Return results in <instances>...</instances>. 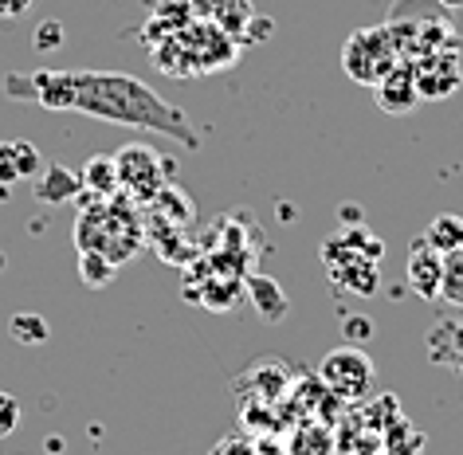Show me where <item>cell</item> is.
<instances>
[{
  "mask_svg": "<svg viewBox=\"0 0 463 455\" xmlns=\"http://www.w3.org/2000/svg\"><path fill=\"white\" fill-rule=\"evenodd\" d=\"M5 95L36 102L43 110L87 114L99 122L130 126V130H149L173 137L184 149H201V134L184 118L181 107L161 99L154 87L126 71H28L5 75Z\"/></svg>",
  "mask_w": 463,
  "mask_h": 455,
  "instance_id": "6da1fadb",
  "label": "cell"
},
{
  "mask_svg": "<svg viewBox=\"0 0 463 455\" xmlns=\"http://www.w3.org/2000/svg\"><path fill=\"white\" fill-rule=\"evenodd\" d=\"M79 220H75V243L79 251H102L114 263H126L142 248V216H137V201L126 193L114 196H79Z\"/></svg>",
  "mask_w": 463,
  "mask_h": 455,
  "instance_id": "7a4b0ae2",
  "label": "cell"
},
{
  "mask_svg": "<svg viewBox=\"0 0 463 455\" xmlns=\"http://www.w3.org/2000/svg\"><path fill=\"white\" fill-rule=\"evenodd\" d=\"M381 255H385V243L369 236V228H345L322 243L330 283L345 290V295H362V299H369L381 287V267H377Z\"/></svg>",
  "mask_w": 463,
  "mask_h": 455,
  "instance_id": "3957f363",
  "label": "cell"
},
{
  "mask_svg": "<svg viewBox=\"0 0 463 455\" xmlns=\"http://www.w3.org/2000/svg\"><path fill=\"white\" fill-rule=\"evenodd\" d=\"M114 169H118V189L126 196H134L137 204H149L165 185H173V173H177L173 157H161L146 142H126L114 154Z\"/></svg>",
  "mask_w": 463,
  "mask_h": 455,
  "instance_id": "277c9868",
  "label": "cell"
},
{
  "mask_svg": "<svg viewBox=\"0 0 463 455\" xmlns=\"http://www.w3.org/2000/svg\"><path fill=\"white\" fill-rule=\"evenodd\" d=\"M392 63H401V48L392 40V28L381 24V28H362L345 40L342 48V67L354 83L362 87H377V79L389 71Z\"/></svg>",
  "mask_w": 463,
  "mask_h": 455,
  "instance_id": "5b68a950",
  "label": "cell"
},
{
  "mask_svg": "<svg viewBox=\"0 0 463 455\" xmlns=\"http://www.w3.org/2000/svg\"><path fill=\"white\" fill-rule=\"evenodd\" d=\"M318 381L326 384L330 393H338V396H350V401H357V396H365L369 389H373V381H377V369H373V361H369L365 349H357V346H338V349H330L326 357H322V365H318Z\"/></svg>",
  "mask_w": 463,
  "mask_h": 455,
  "instance_id": "8992f818",
  "label": "cell"
},
{
  "mask_svg": "<svg viewBox=\"0 0 463 455\" xmlns=\"http://www.w3.org/2000/svg\"><path fill=\"white\" fill-rule=\"evenodd\" d=\"M412 75H416V90H420V99H448L451 90L463 83L459 52L420 55V60H412Z\"/></svg>",
  "mask_w": 463,
  "mask_h": 455,
  "instance_id": "52a82bcc",
  "label": "cell"
},
{
  "mask_svg": "<svg viewBox=\"0 0 463 455\" xmlns=\"http://www.w3.org/2000/svg\"><path fill=\"white\" fill-rule=\"evenodd\" d=\"M373 95H377V107L385 110V114H409V110L420 107V90H416L412 63H409V60L392 63L389 71L377 79Z\"/></svg>",
  "mask_w": 463,
  "mask_h": 455,
  "instance_id": "ba28073f",
  "label": "cell"
},
{
  "mask_svg": "<svg viewBox=\"0 0 463 455\" xmlns=\"http://www.w3.org/2000/svg\"><path fill=\"white\" fill-rule=\"evenodd\" d=\"M32 193H36V201L48 204V208L75 204L79 196H83V177H79L75 169L60 166V161H52V166H43L36 177H32Z\"/></svg>",
  "mask_w": 463,
  "mask_h": 455,
  "instance_id": "9c48e42d",
  "label": "cell"
},
{
  "mask_svg": "<svg viewBox=\"0 0 463 455\" xmlns=\"http://www.w3.org/2000/svg\"><path fill=\"white\" fill-rule=\"evenodd\" d=\"M439 275H444V255L432 251L424 240H412L409 248V287L424 302L439 299Z\"/></svg>",
  "mask_w": 463,
  "mask_h": 455,
  "instance_id": "30bf717a",
  "label": "cell"
},
{
  "mask_svg": "<svg viewBox=\"0 0 463 455\" xmlns=\"http://www.w3.org/2000/svg\"><path fill=\"white\" fill-rule=\"evenodd\" d=\"M428 354L439 365H451L456 373H463V326L456 322H436V330L428 334Z\"/></svg>",
  "mask_w": 463,
  "mask_h": 455,
  "instance_id": "8fae6325",
  "label": "cell"
},
{
  "mask_svg": "<svg viewBox=\"0 0 463 455\" xmlns=\"http://www.w3.org/2000/svg\"><path fill=\"white\" fill-rule=\"evenodd\" d=\"M420 240H424L432 251H439V255L456 251L459 243H463V216H456V213H439L436 220H428V228L420 232Z\"/></svg>",
  "mask_w": 463,
  "mask_h": 455,
  "instance_id": "7c38bea8",
  "label": "cell"
},
{
  "mask_svg": "<svg viewBox=\"0 0 463 455\" xmlns=\"http://www.w3.org/2000/svg\"><path fill=\"white\" fill-rule=\"evenodd\" d=\"M83 193H90V196H114V193H122L118 189V169H114V157H107V154H95L83 166Z\"/></svg>",
  "mask_w": 463,
  "mask_h": 455,
  "instance_id": "4fadbf2b",
  "label": "cell"
},
{
  "mask_svg": "<svg viewBox=\"0 0 463 455\" xmlns=\"http://www.w3.org/2000/svg\"><path fill=\"white\" fill-rule=\"evenodd\" d=\"M248 299L256 302V310L263 314V318H283V314H287V295H283V287L275 283V279H268V275L248 279Z\"/></svg>",
  "mask_w": 463,
  "mask_h": 455,
  "instance_id": "5bb4252c",
  "label": "cell"
},
{
  "mask_svg": "<svg viewBox=\"0 0 463 455\" xmlns=\"http://www.w3.org/2000/svg\"><path fill=\"white\" fill-rule=\"evenodd\" d=\"M114 275H118V263L110 260V255H102V251H79V279H83L87 287H110L114 283Z\"/></svg>",
  "mask_w": 463,
  "mask_h": 455,
  "instance_id": "9a60e30c",
  "label": "cell"
},
{
  "mask_svg": "<svg viewBox=\"0 0 463 455\" xmlns=\"http://www.w3.org/2000/svg\"><path fill=\"white\" fill-rule=\"evenodd\" d=\"M439 299L448 307H463V243L444 255V275H439Z\"/></svg>",
  "mask_w": 463,
  "mask_h": 455,
  "instance_id": "2e32d148",
  "label": "cell"
},
{
  "mask_svg": "<svg viewBox=\"0 0 463 455\" xmlns=\"http://www.w3.org/2000/svg\"><path fill=\"white\" fill-rule=\"evenodd\" d=\"M8 330H13V337H16L20 346H43L52 337V326L43 322L40 314H16Z\"/></svg>",
  "mask_w": 463,
  "mask_h": 455,
  "instance_id": "e0dca14e",
  "label": "cell"
},
{
  "mask_svg": "<svg viewBox=\"0 0 463 455\" xmlns=\"http://www.w3.org/2000/svg\"><path fill=\"white\" fill-rule=\"evenodd\" d=\"M24 181L20 177V157H16V137H0V189Z\"/></svg>",
  "mask_w": 463,
  "mask_h": 455,
  "instance_id": "ac0fdd59",
  "label": "cell"
},
{
  "mask_svg": "<svg viewBox=\"0 0 463 455\" xmlns=\"http://www.w3.org/2000/svg\"><path fill=\"white\" fill-rule=\"evenodd\" d=\"M20 420H24V408H20V401L13 393L0 389V440L13 436V431L20 428Z\"/></svg>",
  "mask_w": 463,
  "mask_h": 455,
  "instance_id": "d6986e66",
  "label": "cell"
},
{
  "mask_svg": "<svg viewBox=\"0 0 463 455\" xmlns=\"http://www.w3.org/2000/svg\"><path fill=\"white\" fill-rule=\"evenodd\" d=\"M16 157H20V177L32 181L36 173L43 169V157H40V149L28 142V137H16Z\"/></svg>",
  "mask_w": 463,
  "mask_h": 455,
  "instance_id": "ffe728a7",
  "label": "cell"
},
{
  "mask_svg": "<svg viewBox=\"0 0 463 455\" xmlns=\"http://www.w3.org/2000/svg\"><path fill=\"white\" fill-rule=\"evenodd\" d=\"M63 24L60 20H43V24L36 28V36H32V43H36V52H55V48H63Z\"/></svg>",
  "mask_w": 463,
  "mask_h": 455,
  "instance_id": "44dd1931",
  "label": "cell"
},
{
  "mask_svg": "<svg viewBox=\"0 0 463 455\" xmlns=\"http://www.w3.org/2000/svg\"><path fill=\"white\" fill-rule=\"evenodd\" d=\"M208 455H256V448H251L248 440H240V436H224Z\"/></svg>",
  "mask_w": 463,
  "mask_h": 455,
  "instance_id": "7402d4cb",
  "label": "cell"
},
{
  "mask_svg": "<svg viewBox=\"0 0 463 455\" xmlns=\"http://www.w3.org/2000/svg\"><path fill=\"white\" fill-rule=\"evenodd\" d=\"M373 334V322L369 318H357V314H350V318H345V342L350 346H357L362 342V337H369Z\"/></svg>",
  "mask_w": 463,
  "mask_h": 455,
  "instance_id": "603a6c76",
  "label": "cell"
},
{
  "mask_svg": "<svg viewBox=\"0 0 463 455\" xmlns=\"http://www.w3.org/2000/svg\"><path fill=\"white\" fill-rule=\"evenodd\" d=\"M36 0H0V20H20Z\"/></svg>",
  "mask_w": 463,
  "mask_h": 455,
  "instance_id": "cb8c5ba5",
  "label": "cell"
},
{
  "mask_svg": "<svg viewBox=\"0 0 463 455\" xmlns=\"http://www.w3.org/2000/svg\"><path fill=\"white\" fill-rule=\"evenodd\" d=\"M436 5H439V8H448V13H459L463 0H436Z\"/></svg>",
  "mask_w": 463,
  "mask_h": 455,
  "instance_id": "d4e9b609",
  "label": "cell"
}]
</instances>
